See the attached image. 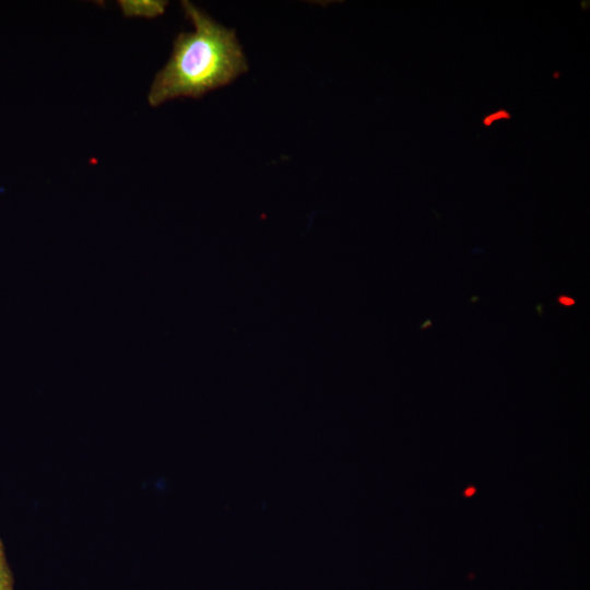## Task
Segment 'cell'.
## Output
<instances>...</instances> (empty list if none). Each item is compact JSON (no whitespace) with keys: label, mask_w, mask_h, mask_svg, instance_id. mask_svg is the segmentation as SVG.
I'll list each match as a JSON object with an SVG mask.
<instances>
[{"label":"cell","mask_w":590,"mask_h":590,"mask_svg":"<svg viewBox=\"0 0 590 590\" xmlns=\"http://www.w3.org/2000/svg\"><path fill=\"white\" fill-rule=\"evenodd\" d=\"M506 117H509L508 113H506L505 110H499V111H496L495 115L487 116L484 120V123L491 125L494 120L506 118Z\"/></svg>","instance_id":"obj_4"},{"label":"cell","mask_w":590,"mask_h":590,"mask_svg":"<svg viewBox=\"0 0 590 590\" xmlns=\"http://www.w3.org/2000/svg\"><path fill=\"white\" fill-rule=\"evenodd\" d=\"M181 7L194 31L176 36L172 56L156 73L148 95L153 107L177 97L200 98L248 70L233 30L215 22L190 1H181Z\"/></svg>","instance_id":"obj_1"},{"label":"cell","mask_w":590,"mask_h":590,"mask_svg":"<svg viewBox=\"0 0 590 590\" xmlns=\"http://www.w3.org/2000/svg\"><path fill=\"white\" fill-rule=\"evenodd\" d=\"M0 590H14V582L9 567L3 543L0 539Z\"/></svg>","instance_id":"obj_3"},{"label":"cell","mask_w":590,"mask_h":590,"mask_svg":"<svg viewBox=\"0 0 590 590\" xmlns=\"http://www.w3.org/2000/svg\"><path fill=\"white\" fill-rule=\"evenodd\" d=\"M126 16L154 17L163 14L167 2L165 1H119Z\"/></svg>","instance_id":"obj_2"},{"label":"cell","mask_w":590,"mask_h":590,"mask_svg":"<svg viewBox=\"0 0 590 590\" xmlns=\"http://www.w3.org/2000/svg\"><path fill=\"white\" fill-rule=\"evenodd\" d=\"M474 487H469L467 491H465V495L467 496H471L473 493H474Z\"/></svg>","instance_id":"obj_5"}]
</instances>
